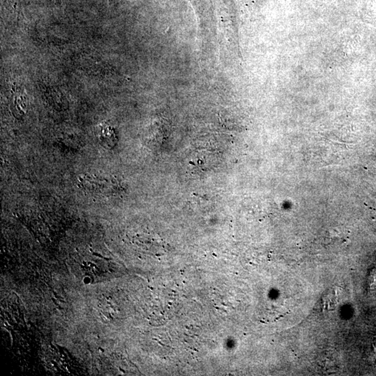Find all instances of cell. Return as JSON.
<instances>
[{
    "label": "cell",
    "instance_id": "obj_1",
    "mask_svg": "<svg viewBox=\"0 0 376 376\" xmlns=\"http://www.w3.org/2000/svg\"><path fill=\"white\" fill-rule=\"evenodd\" d=\"M80 184L86 192L94 196H116L122 191L117 179L110 176H82L80 178Z\"/></svg>",
    "mask_w": 376,
    "mask_h": 376
},
{
    "label": "cell",
    "instance_id": "obj_2",
    "mask_svg": "<svg viewBox=\"0 0 376 376\" xmlns=\"http://www.w3.org/2000/svg\"><path fill=\"white\" fill-rule=\"evenodd\" d=\"M100 140L105 147L113 148L117 145V138L115 130L110 126L102 127Z\"/></svg>",
    "mask_w": 376,
    "mask_h": 376
},
{
    "label": "cell",
    "instance_id": "obj_3",
    "mask_svg": "<svg viewBox=\"0 0 376 376\" xmlns=\"http://www.w3.org/2000/svg\"><path fill=\"white\" fill-rule=\"evenodd\" d=\"M338 293L336 291H331L327 295L326 298L324 299L325 305L332 306L335 305L336 301L338 300Z\"/></svg>",
    "mask_w": 376,
    "mask_h": 376
}]
</instances>
